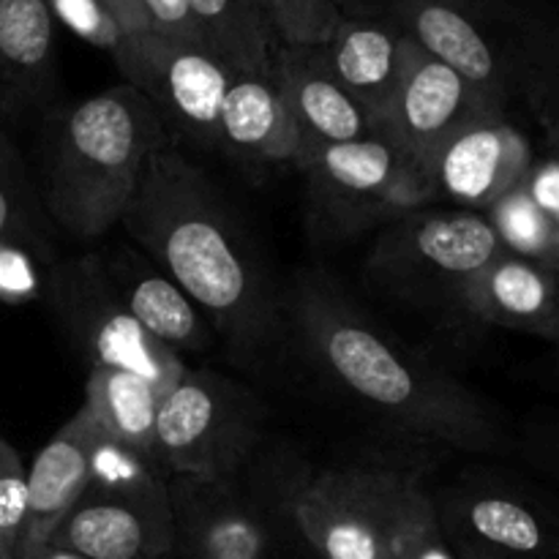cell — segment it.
I'll list each match as a JSON object with an SVG mask.
<instances>
[{
	"label": "cell",
	"mask_w": 559,
	"mask_h": 559,
	"mask_svg": "<svg viewBox=\"0 0 559 559\" xmlns=\"http://www.w3.org/2000/svg\"><path fill=\"white\" fill-rule=\"evenodd\" d=\"M44 3H47L52 20L69 27L82 41L93 44L109 55L129 36L102 0H44Z\"/></svg>",
	"instance_id": "obj_29"
},
{
	"label": "cell",
	"mask_w": 559,
	"mask_h": 559,
	"mask_svg": "<svg viewBox=\"0 0 559 559\" xmlns=\"http://www.w3.org/2000/svg\"><path fill=\"white\" fill-rule=\"evenodd\" d=\"M104 431L85 407L76 409L27 467V516L16 559L44 546L66 513L76 506L93 469Z\"/></svg>",
	"instance_id": "obj_17"
},
{
	"label": "cell",
	"mask_w": 559,
	"mask_h": 559,
	"mask_svg": "<svg viewBox=\"0 0 559 559\" xmlns=\"http://www.w3.org/2000/svg\"><path fill=\"white\" fill-rule=\"evenodd\" d=\"M218 153L246 164H298L304 134L273 74L233 76L218 123Z\"/></svg>",
	"instance_id": "obj_21"
},
{
	"label": "cell",
	"mask_w": 559,
	"mask_h": 559,
	"mask_svg": "<svg viewBox=\"0 0 559 559\" xmlns=\"http://www.w3.org/2000/svg\"><path fill=\"white\" fill-rule=\"evenodd\" d=\"M502 249L559 276V227L530 200L524 186L508 191L484 213Z\"/></svg>",
	"instance_id": "obj_27"
},
{
	"label": "cell",
	"mask_w": 559,
	"mask_h": 559,
	"mask_svg": "<svg viewBox=\"0 0 559 559\" xmlns=\"http://www.w3.org/2000/svg\"><path fill=\"white\" fill-rule=\"evenodd\" d=\"M295 167L306 178L317 235L347 240L429 202L426 180L385 136L309 145Z\"/></svg>",
	"instance_id": "obj_8"
},
{
	"label": "cell",
	"mask_w": 559,
	"mask_h": 559,
	"mask_svg": "<svg viewBox=\"0 0 559 559\" xmlns=\"http://www.w3.org/2000/svg\"><path fill=\"white\" fill-rule=\"evenodd\" d=\"M0 559H14V555H11V551L3 546V540H0Z\"/></svg>",
	"instance_id": "obj_37"
},
{
	"label": "cell",
	"mask_w": 559,
	"mask_h": 559,
	"mask_svg": "<svg viewBox=\"0 0 559 559\" xmlns=\"http://www.w3.org/2000/svg\"><path fill=\"white\" fill-rule=\"evenodd\" d=\"M284 317L320 374L391 429L467 453L506 445L500 418L478 393L388 336L325 273L295 278Z\"/></svg>",
	"instance_id": "obj_2"
},
{
	"label": "cell",
	"mask_w": 559,
	"mask_h": 559,
	"mask_svg": "<svg viewBox=\"0 0 559 559\" xmlns=\"http://www.w3.org/2000/svg\"><path fill=\"white\" fill-rule=\"evenodd\" d=\"M522 186L530 200L559 227V118L555 120V151L530 164Z\"/></svg>",
	"instance_id": "obj_32"
},
{
	"label": "cell",
	"mask_w": 559,
	"mask_h": 559,
	"mask_svg": "<svg viewBox=\"0 0 559 559\" xmlns=\"http://www.w3.org/2000/svg\"><path fill=\"white\" fill-rule=\"evenodd\" d=\"M49 227L36 178L5 126H0V246L22 243L49 254Z\"/></svg>",
	"instance_id": "obj_25"
},
{
	"label": "cell",
	"mask_w": 559,
	"mask_h": 559,
	"mask_svg": "<svg viewBox=\"0 0 559 559\" xmlns=\"http://www.w3.org/2000/svg\"><path fill=\"white\" fill-rule=\"evenodd\" d=\"M402 0H333L338 16H369V14H385L393 5Z\"/></svg>",
	"instance_id": "obj_35"
},
{
	"label": "cell",
	"mask_w": 559,
	"mask_h": 559,
	"mask_svg": "<svg viewBox=\"0 0 559 559\" xmlns=\"http://www.w3.org/2000/svg\"><path fill=\"white\" fill-rule=\"evenodd\" d=\"M404 38L407 31L402 22L385 11L369 16H338L328 41L320 44V55L333 80L374 118L380 134L402 74Z\"/></svg>",
	"instance_id": "obj_18"
},
{
	"label": "cell",
	"mask_w": 559,
	"mask_h": 559,
	"mask_svg": "<svg viewBox=\"0 0 559 559\" xmlns=\"http://www.w3.org/2000/svg\"><path fill=\"white\" fill-rule=\"evenodd\" d=\"M120 224L238 358H265L287 336L284 295L267 278L257 246L218 186L175 142L145 164Z\"/></svg>",
	"instance_id": "obj_1"
},
{
	"label": "cell",
	"mask_w": 559,
	"mask_h": 559,
	"mask_svg": "<svg viewBox=\"0 0 559 559\" xmlns=\"http://www.w3.org/2000/svg\"><path fill=\"white\" fill-rule=\"evenodd\" d=\"M391 14L500 112L513 98L538 102L551 91L549 52L497 20L489 0H402Z\"/></svg>",
	"instance_id": "obj_5"
},
{
	"label": "cell",
	"mask_w": 559,
	"mask_h": 559,
	"mask_svg": "<svg viewBox=\"0 0 559 559\" xmlns=\"http://www.w3.org/2000/svg\"><path fill=\"white\" fill-rule=\"evenodd\" d=\"M396 469H322L289 495V516L320 559H391L388 508Z\"/></svg>",
	"instance_id": "obj_11"
},
{
	"label": "cell",
	"mask_w": 559,
	"mask_h": 559,
	"mask_svg": "<svg viewBox=\"0 0 559 559\" xmlns=\"http://www.w3.org/2000/svg\"><path fill=\"white\" fill-rule=\"evenodd\" d=\"M162 399L164 393L142 374L104 366V369H91L87 374L82 407L91 413L107 440L153 459Z\"/></svg>",
	"instance_id": "obj_23"
},
{
	"label": "cell",
	"mask_w": 559,
	"mask_h": 559,
	"mask_svg": "<svg viewBox=\"0 0 559 559\" xmlns=\"http://www.w3.org/2000/svg\"><path fill=\"white\" fill-rule=\"evenodd\" d=\"M205 47L233 74H273L278 38L254 0H186Z\"/></svg>",
	"instance_id": "obj_24"
},
{
	"label": "cell",
	"mask_w": 559,
	"mask_h": 559,
	"mask_svg": "<svg viewBox=\"0 0 559 559\" xmlns=\"http://www.w3.org/2000/svg\"><path fill=\"white\" fill-rule=\"evenodd\" d=\"M462 559H495V557H480V555H459Z\"/></svg>",
	"instance_id": "obj_38"
},
{
	"label": "cell",
	"mask_w": 559,
	"mask_h": 559,
	"mask_svg": "<svg viewBox=\"0 0 559 559\" xmlns=\"http://www.w3.org/2000/svg\"><path fill=\"white\" fill-rule=\"evenodd\" d=\"M440 522L456 555L559 559V516L516 491H469Z\"/></svg>",
	"instance_id": "obj_16"
},
{
	"label": "cell",
	"mask_w": 559,
	"mask_h": 559,
	"mask_svg": "<svg viewBox=\"0 0 559 559\" xmlns=\"http://www.w3.org/2000/svg\"><path fill=\"white\" fill-rule=\"evenodd\" d=\"M102 3L112 11L126 33H151V22L142 11L140 0H102Z\"/></svg>",
	"instance_id": "obj_34"
},
{
	"label": "cell",
	"mask_w": 559,
	"mask_h": 559,
	"mask_svg": "<svg viewBox=\"0 0 559 559\" xmlns=\"http://www.w3.org/2000/svg\"><path fill=\"white\" fill-rule=\"evenodd\" d=\"M164 559H178V557H175V555H169V557H164Z\"/></svg>",
	"instance_id": "obj_39"
},
{
	"label": "cell",
	"mask_w": 559,
	"mask_h": 559,
	"mask_svg": "<svg viewBox=\"0 0 559 559\" xmlns=\"http://www.w3.org/2000/svg\"><path fill=\"white\" fill-rule=\"evenodd\" d=\"M25 559H87V557L76 555V551H71V549H63V546H58V544H44V546H38L33 555H27Z\"/></svg>",
	"instance_id": "obj_36"
},
{
	"label": "cell",
	"mask_w": 559,
	"mask_h": 559,
	"mask_svg": "<svg viewBox=\"0 0 559 559\" xmlns=\"http://www.w3.org/2000/svg\"><path fill=\"white\" fill-rule=\"evenodd\" d=\"M140 3L147 22H151V33H158V36L169 38V41L207 49L205 38H202L200 27H197L186 0H140ZM207 52H211V49H207Z\"/></svg>",
	"instance_id": "obj_31"
},
{
	"label": "cell",
	"mask_w": 559,
	"mask_h": 559,
	"mask_svg": "<svg viewBox=\"0 0 559 559\" xmlns=\"http://www.w3.org/2000/svg\"><path fill=\"white\" fill-rule=\"evenodd\" d=\"M385 540L391 559H462L442 530L437 502L409 473H402L393 495Z\"/></svg>",
	"instance_id": "obj_26"
},
{
	"label": "cell",
	"mask_w": 559,
	"mask_h": 559,
	"mask_svg": "<svg viewBox=\"0 0 559 559\" xmlns=\"http://www.w3.org/2000/svg\"><path fill=\"white\" fill-rule=\"evenodd\" d=\"M27 516V467L0 437V540L16 559Z\"/></svg>",
	"instance_id": "obj_30"
},
{
	"label": "cell",
	"mask_w": 559,
	"mask_h": 559,
	"mask_svg": "<svg viewBox=\"0 0 559 559\" xmlns=\"http://www.w3.org/2000/svg\"><path fill=\"white\" fill-rule=\"evenodd\" d=\"M47 304L66 342L91 369H129L167 393L189 366L131 317L109 278L104 257L52 260Z\"/></svg>",
	"instance_id": "obj_9"
},
{
	"label": "cell",
	"mask_w": 559,
	"mask_h": 559,
	"mask_svg": "<svg viewBox=\"0 0 559 559\" xmlns=\"http://www.w3.org/2000/svg\"><path fill=\"white\" fill-rule=\"evenodd\" d=\"M140 91L115 85L38 120L36 189L52 227L74 240L104 238L129 211L145 164L169 145Z\"/></svg>",
	"instance_id": "obj_3"
},
{
	"label": "cell",
	"mask_w": 559,
	"mask_h": 559,
	"mask_svg": "<svg viewBox=\"0 0 559 559\" xmlns=\"http://www.w3.org/2000/svg\"><path fill=\"white\" fill-rule=\"evenodd\" d=\"M489 107L451 66L426 52L407 33L402 49V74L382 120V136L424 175L431 153L467 120Z\"/></svg>",
	"instance_id": "obj_12"
},
{
	"label": "cell",
	"mask_w": 559,
	"mask_h": 559,
	"mask_svg": "<svg viewBox=\"0 0 559 559\" xmlns=\"http://www.w3.org/2000/svg\"><path fill=\"white\" fill-rule=\"evenodd\" d=\"M265 415L260 396L240 382L186 369L158 407L153 459L167 478H233L254 459Z\"/></svg>",
	"instance_id": "obj_7"
},
{
	"label": "cell",
	"mask_w": 559,
	"mask_h": 559,
	"mask_svg": "<svg viewBox=\"0 0 559 559\" xmlns=\"http://www.w3.org/2000/svg\"><path fill=\"white\" fill-rule=\"evenodd\" d=\"M126 85L151 102L169 140L218 151L224 96L233 71L213 52L169 41L158 33H129L112 52Z\"/></svg>",
	"instance_id": "obj_10"
},
{
	"label": "cell",
	"mask_w": 559,
	"mask_h": 559,
	"mask_svg": "<svg viewBox=\"0 0 559 559\" xmlns=\"http://www.w3.org/2000/svg\"><path fill=\"white\" fill-rule=\"evenodd\" d=\"M273 80L293 109L304 147L382 136L374 118L333 80L320 47L278 44Z\"/></svg>",
	"instance_id": "obj_19"
},
{
	"label": "cell",
	"mask_w": 559,
	"mask_h": 559,
	"mask_svg": "<svg viewBox=\"0 0 559 559\" xmlns=\"http://www.w3.org/2000/svg\"><path fill=\"white\" fill-rule=\"evenodd\" d=\"M254 5L265 14L278 44L293 47H320L338 22L333 0H254Z\"/></svg>",
	"instance_id": "obj_28"
},
{
	"label": "cell",
	"mask_w": 559,
	"mask_h": 559,
	"mask_svg": "<svg viewBox=\"0 0 559 559\" xmlns=\"http://www.w3.org/2000/svg\"><path fill=\"white\" fill-rule=\"evenodd\" d=\"M527 453L538 469H544L559 486V415L535 420L527 429Z\"/></svg>",
	"instance_id": "obj_33"
},
{
	"label": "cell",
	"mask_w": 559,
	"mask_h": 559,
	"mask_svg": "<svg viewBox=\"0 0 559 559\" xmlns=\"http://www.w3.org/2000/svg\"><path fill=\"white\" fill-rule=\"evenodd\" d=\"M533 164L530 142L506 112H484L453 131L424 169L429 202L442 197L462 211L486 213L516 189Z\"/></svg>",
	"instance_id": "obj_13"
},
{
	"label": "cell",
	"mask_w": 559,
	"mask_h": 559,
	"mask_svg": "<svg viewBox=\"0 0 559 559\" xmlns=\"http://www.w3.org/2000/svg\"><path fill=\"white\" fill-rule=\"evenodd\" d=\"M47 544L87 559H164L175 551L169 478L153 459L102 437L85 491Z\"/></svg>",
	"instance_id": "obj_4"
},
{
	"label": "cell",
	"mask_w": 559,
	"mask_h": 559,
	"mask_svg": "<svg viewBox=\"0 0 559 559\" xmlns=\"http://www.w3.org/2000/svg\"><path fill=\"white\" fill-rule=\"evenodd\" d=\"M104 265L126 309L156 342L175 355L205 353L211 347V322L153 262L131 249H118L112 257H104Z\"/></svg>",
	"instance_id": "obj_22"
},
{
	"label": "cell",
	"mask_w": 559,
	"mask_h": 559,
	"mask_svg": "<svg viewBox=\"0 0 559 559\" xmlns=\"http://www.w3.org/2000/svg\"><path fill=\"white\" fill-rule=\"evenodd\" d=\"M484 213L415 207L388 222L364 262L371 287L407 304H459L502 254Z\"/></svg>",
	"instance_id": "obj_6"
},
{
	"label": "cell",
	"mask_w": 559,
	"mask_h": 559,
	"mask_svg": "<svg viewBox=\"0 0 559 559\" xmlns=\"http://www.w3.org/2000/svg\"><path fill=\"white\" fill-rule=\"evenodd\" d=\"M55 20L44 0H0V126H27L58 104Z\"/></svg>",
	"instance_id": "obj_15"
},
{
	"label": "cell",
	"mask_w": 559,
	"mask_h": 559,
	"mask_svg": "<svg viewBox=\"0 0 559 559\" xmlns=\"http://www.w3.org/2000/svg\"><path fill=\"white\" fill-rule=\"evenodd\" d=\"M462 309L495 328L538 336L559 349V276L502 251L467 287Z\"/></svg>",
	"instance_id": "obj_20"
},
{
	"label": "cell",
	"mask_w": 559,
	"mask_h": 559,
	"mask_svg": "<svg viewBox=\"0 0 559 559\" xmlns=\"http://www.w3.org/2000/svg\"><path fill=\"white\" fill-rule=\"evenodd\" d=\"M178 559H180V557H178Z\"/></svg>",
	"instance_id": "obj_40"
},
{
	"label": "cell",
	"mask_w": 559,
	"mask_h": 559,
	"mask_svg": "<svg viewBox=\"0 0 559 559\" xmlns=\"http://www.w3.org/2000/svg\"><path fill=\"white\" fill-rule=\"evenodd\" d=\"M175 557L180 559H265L267 522L240 486V475L222 480L169 478Z\"/></svg>",
	"instance_id": "obj_14"
}]
</instances>
